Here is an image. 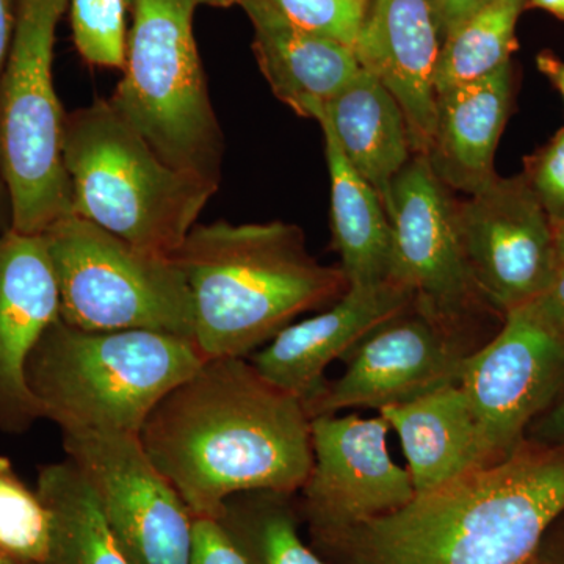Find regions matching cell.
<instances>
[{
  "label": "cell",
  "mask_w": 564,
  "mask_h": 564,
  "mask_svg": "<svg viewBox=\"0 0 564 564\" xmlns=\"http://www.w3.org/2000/svg\"><path fill=\"white\" fill-rule=\"evenodd\" d=\"M311 415L248 358L210 359L162 400L141 444L195 518L251 491H302L314 464Z\"/></svg>",
  "instance_id": "1"
},
{
  "label": "cell",
  "mask_w": 564,
  "mask_h": 564,
  "mask_svg": "<svg viewBox=\"0 0 564 564\" xmlns=\"http://www.w3.org/2000/svg\"><path fill=\"white\" fill-rule=\"evenodd\" d=\"M564 514V443L524 444L372 521L317 534L328 564H532Z\"/></svg>",
  "instance_id": "2"
},
{
  "label": "cell",
  "mask_w": 564,
  "mask_h": 564,
  "mask_svg": "<svg viewBox=\"0 0 564 564\" xmlns=\"http://www.w3.org/2000/svg\"><path fill=\"white\" fill-rule=\"evenodd\" d=\"M187 280L196 347L204 358H250L307 311L348 291L340 267L307 251L300 226L285 221L193 226L172 256Z\"/></svg>",
  "instance_id": "3"
},
{
  "label": "cell",
  "mask_w": 564,
  "mask_h": 564,
  "mask_svg": "<svg viewBox=\"0 0 564 564\" xmlns=\"http://www.w3.org/2000/svg\"><path fill=\"white\" fill-rule=\"evenodd\" d=\"M204 358L195 340L155 332H85L58 321L25 362V381L43 419L62 432L140 436L154 408Z\"/></svg>",
  "instance_id": "4"
},
{
  "label": "cell",
  "mask_w": 564,
  "mask_h": 564,
  "mask_svg": "<svg viewBox=\"0 0 564 564\" xmlns=\"http://www.w3.org/2000/svg\"><path fill=\"white\" fill-rule=\"evenodd\" d=\"M63 161L74 215L166 258L218 191L163 162L109 99L66 113Z\"/></svg>",
  "instance_id": "5"
},
{
  "label": "cell",
  "mask_w": 564,
  "mask_h": 564,
  "mask_svg": "<svg viewBox=\"0 0 564 564\" xmlns=\"http://www.w3.org/2000/svg\"><path fill=\"white\" fill-rule=\"evenodd\" d=\"M199 0H133L121 80L109 101L177 172L220 187L225 133L193 32Z\"/></svg>",
  "instance_id": "6"
},
{
  "label": "cell",
  "mask_w": 564,
  "mask_h": 564,
  "mask_svg": "<svg viewBox=\"0 0 564 564\" xmlns=\"http://www.w3.org/2000/svg\"><path fill=\"white\" fill-rule=\"evenodd\" d=\"M69 0H18L17 29L0 76V180L11 229L41 236L73 214L63 161L66 113L54 84L55 32Z\"/></svg>",
  "instance_id": "7"
},
{
  "label": "cell",
  "mask_w": 564,
  "mask_h": 564,
  "mask_svg": "<svg viewBox=\"0 0 564 564\" xmlns=\"http://www.w3.org/2000/svg\"><path fill=\"white\" fill-rule=\"evenodd\" d=\"M50 252L61 321L85 332H155L193 340L187 280L152 254L70 214L41 234Z\"/></svg>",
  "instance_id": "8"
},
{
  "label": "cell",
  "mask_w": 564,
  "mask_h": 564,
  "mask_svg": "<svg viewBox=\"0 0 564 564\" xmlns=\"http://www.w3.org/2000/svg\"><path fill=\"white\" fill-rule=\"evenodd\" d=\"M464 393L492 463L503 462L530 426L564 399V326L533 303L503 317L500 332L464 364Z\"/></svg>",
  "instance_id": "9"
},
{
  "label": "cell",
  "mask_w": 564,
  "mask_h": 564,
  "mask_svg": "<svg viewBox=\"0 0 564 564\" xmlns=\"http://www.w3.org/2000/svg\"><path fill=\"white\" fill-rule=\"evenodd\" d=\"M62 443L129 562L191 564L195 516L151 462L140 436L70 430L62 432Z\"/></svg>",
  "instance_id": "10"
},
{
  "label": "cell",
  "mask_w": 564,
  "mask_h": 564,
  "mask_svg": "<svg viewBox=\"0 0 564 564\" xmlns=\"http://www.w3.org/2000/svg\"><path fill=\"white\" fill-rule=\"evenodd\" d=\"M455 226L475 291L502 317L536 300L562 263L554 226L525 174L497 176L455 203Z\"/></svg>",
  "instance_id": "11"
},
{
  "label": "cell",
  "mask_w": 564,
  "mask_h": 564,
  "mask_svg": "<svg viewBox=\"0 0 564 564\" xmlns=\"http://www.w3.org/2000/svg\"><path fill=\"white\" fill-rule=\"evenodd\" d=\"M477 348L466 339L462 323L434 317L413 303L345 356L343 377L326 383L307 404V414L314 419L350 408L380 413L458 386L464 364Z\"/></svg>",
  "instance_id": "12"
},
{
  "label": "cell",
  "mask_w": 564,
  "mask_h": 564,
  "mask_svg": "<svg viewBox=\"0 0 564 564\" xmlns=\"http://www.w3.org/2000/svg\"><path fill=\"white\" fill-rule=\"evenodd\" d=\"M384 207L391 223L388 280L413 293L426 313L464 325L486 304L464 263L455 202L425 155L414 154L397 174Z\"/></svg>",
  "instance_id": "13"
},
{
  "label": "cell",
  "mask_w": 564,
  "mask_h": 564,
  "mask_svg": "<svg viewBox=\"0 0 564 564\" xmlns=\"http://www.w3.org/2000/svg\"><path fill=\"white\" fill-rule=\"evenodd\" d=\"M383 415H318L311 422L314 464L302 488L311 536L400 510L414 499L408 469L388 448Z\"/></svg>",
  "instance_id": "14"
},
{
  "label": "cell",
  "mask_w": 564,
  "mask_h": 564,
  "mask_svg": "<svg viewBox=\"0 0 564 564\" xmlns=\"http://www.w3.org/2000/svg\"><path fill=\"white\" fill-rule=\"evenodd\" d=\"M61 321V295L43 236L0 232V432L21 434L43 419L25 362Z\"/></svg>",
  "instance_id": "15"
},
{
  "label": "cell",
  "mask_w": 564,
  "mask_h": 564,
  "mask_svg": "<svg viewBox=\"0 0 564 564\" xmlns=\"http://www.w3.org/2000/svg\"><path fill=\"white\" fill-rule=\"evenodd\" d=\"M414 302L413 293L389 280L350 285L325 313L289 325L248 359L267 381L307 408L328 383L329 364L344 359L367 334Z\"/></svg>",
  "instance_id": "16"
},
{
  "label": "cell",
  "mask_w": 564,
  "mask_h": 564,
  "mask_svg": "<svg viewBox=\"0 0 564 564\" xmlns=\"http://www.w3.org/2000/svg\"><path fill=\"white\" fill-rule=\"evenodd\" d=\"M440 50L429 0H369L352 51L359 66L399 102L414 154L426 155L433 140Z\"/></svg>",
  "instance_id": "17"
},
{
  "label": "cell",
  "mask_w": 564,
  "mask_h": 564,
  "mask_svg": "<svg viewBox=\"0 0 564 564\" xmlns=\"http://www.w3.org/2000/svg\"><path fill=\"white\" fill-rule=\"evenodd\" d=\"M251 21L252 51L273 95L318 122L326 106L361 70L355 51L289 21L270 0L240 2Z\"/></svg>",
  "instance_id": "18"
},
{
  "label": "cell",
  "mask_w": 564,
  "mask_h": 564,
  "mask_svg": "<svg viewBox=\"0 0 564 564\" xmlns=\"http://www.w3.org/2000/svg\"><path fill=\"white\" fill-rule=\"evenodd\" d=\"M511 96V62L485 79L437 96L433 140L425 158L445 187L474 195L496 180L494 155Z\"/></svg>",
  "instance_id": "19"
},
{
  "label": "cell",
  "mask_w": 564,
  "mask_h": 564,
  "mask_svg": "<svg viewBox=\"0 0 564 564\" xmlns=\"http://www.w3.org/2000/svg\"><path fill=\"white\" fill-rule=\"evenodd\" d=\"M378 414L399 434L415 494L494 464L459 384L384 408Z\"/></svg>",
  "instance_id": "20"
},
{
  "label": "cell",
  "mask_w": 564,
  "mask_h": 564,
  "mask_svg": "<svg viewBox=\"0 0 564 564\" xmlns=\"http://www.w3.org/2000/svg\"><path fill=\"white\" fill-rule=\"evenodd\" d=\"M318 124L328 126L351 169L384 203L392 181L413 158L406 120L391 93L361 68L326 106Z\"/></svg>",
  "instance_id": "21"
},
{
  "label": "cell",
  "mask_w": 564,
  "mask_h": 564,
  "mask_svg": "<svg viewBox=\"0 0 564 564\" xmlns=\"http://www.w3.org/2000/svg\"><path fill=\"white\" fill-rule=\"evenodd\" d=\"M332 181L333 243L350 285L388 280L391 223L383 199L344 158L328 126L321 124Z\"/></svg>",
  "instance_id": "22"
},
{
  "label": "cell",
  "mask_w": 564,
  "mask_h": 564,
  "mask_svg": "<svg viewBox=\"0 0 564 564\" xmlns=\"http://www.w3.org/2000/svg\"><path fill=\"white\" fill-rule=\"evenodd\" d=\"M36 492L52 514L50 556L44 564H132L76 464L66 458L41 467Z\"/></svg>",
  "instance_id": "23"
},
{
  "label": "cell",
  "mask_w": 564,
  "mask_h": 564,
  "mask_svg": "<svg viewBox=\"0 0 564 564\" xmlns=\"http://www.w3.org/2000/svg\"><path fill=\"white\" fill-rule=\"evenodd\" d=\"M218 521L250 564H328L300 536L293 494H237Z\"/></svg>",
  "instance_id": "24"
},
{
  "label": "cell",
  "mask_w": 564,
  "mask_h": 564,
  "mask_svg": "<svg viewBox=\"0 0 564 564\" xmlns=\"http://www.w3.org/2000/svg\"><path fill=\"white\" fill-rule=\"evenodd\" d=\"M527 0H494L459 24L441 44L434 87L436 96L491 76L510 63L516 25Z\"/></svg>",
  "instance_id": "25"
},
{
  "label": "cell",
  "mask_w": 564,
  "mask_h": 564,
  "mask_svg": "<svg viewBox=\"0 0 564 564\" xmlns=\"http://www.w3.org/2000/svg\"><path fill=\"white\" fill-rule=\"evenodd\" d=\"M51 541L50 508L0 456V564H44Z\"/></svg>",
  "instance_id": "26"
},
{
  "label": "cell",
  "mask_w": 564,
  "mask_h": 564,
  "mask_svg": "<svg viewBox=\"0 0 564 564\" xmlns=\"http://www.w3.org/2000/svg\"><path fill=\"white\" fill-rule=\"evenodd\" d=\"M133 0H69L76 50L85 62L122 69L128 47V10Z\"/></svg>",
  "instance_id": "27"
},
{
  "label": "cell",
  "mask_w": 564,
  "mask_h": 564,
  "mask_svg": "<svg viewBox=\"0 0 564 564\" xmlns=\"http://www.w3.org/2000/svg\"><path fill=\"white\" fill-rule=\"evenodd\" d=\"M293 24L355 50L369 0H270Z\"/></svg>",
  "instance_id": "28"
},
{
  "label": "cell",
  "mask_w": 564,
  "mask_h": 564,
  "mask_svg": "<svg viewBox=\"0 0 564 564\" xmlns=\"http://www.w3.org/2000/svg\"><path fill=\"white\" fill-rule=\"evenodd\" d=\"M524 174L552 226L564 225V129L530 159Z\"/></svg>",
  "instance_id": "29"
},
{
  "label": "cell",
  "mask_w": 564,
  "mask_h": 564,
  "mask_svg": "<svg viewBox=\"0 0 564 564\" xmlns=\"http://www.w3.org/2000/svg\"><path fill=\"white\" fill-rule=\"evenodd\" d=\"M191 564H250L218 519L195 518Z\"/></svg>",
  "instance_id": "30"
},
{
  "label": "cell",
  "mask_w": 564,
  "mask_h": 564,
  "mask_svg": "<svg viewBox=\"0 0 564 564\" xmlns=\"http://www.w3.org/2000/svg\"><path fill=\"white\" fill-rule=\"evenodd\" d=\"M18 0H0V76L9 58L14 29H17ZM11 228V212L6 185L0 180V232Z\"/></svg>",
  "instance_id": "31"
},
{
  "label": "cell",
  "mask_w": 564,
  "mask_h": 564,
  "mask_svg": "<svg viewBox=\"0 0 564 564\" xmlns=\"http://www.w3.org/2000/svg\"><path fill=\"white\" fill-rule=\"evenodd\" d=\"M437 35L444 41L452 32L494 0H429Z\"/></svg>",
  "instance_id": "32"
},
{
  "label": "cell",
  "mask_w": 564,
  "mask_h": 564,
  "mask_svg": "<svg viewBox=\"0 0 564 564\" xmlns=\"http://www.w3.org/2000/svg\"><path fill=\"white\" fill-rule=\"evenodd\" d=\"M527 440L551 445L564 443V399L533 422Z\"/></svg>",
  "instance_id": "33"
},
{
  "label": "cell",
  "mask_w": 564,
  "mask_h": 564,
  "mask_svg": "<svg viewBox=\"0 0 564 564\" xmlns=\"http://www.w3.org/2000/svg\"><path fill=\"white\" fill-rule=\"evenodd\" d=\"M530 303L545 317L564 326V262L560 263L549 288Z\"/></svg>",
  "instance_id": "34"
},
{
  "label": "cell",
  "mask_w": 564,
  "mask_h": 564,
  "mask_svg": "<svg viewBox=\"0 0 564 564\" xmlns=\"http://www.w3.org/2000/svg\"><path fill=\"white\" fill-rule=\"evenodd\" d=\"M532 564H564V527L549 530Z\"/></svg>",
  "instance_id": "35"
},
{
  "label": "cell",
  "mask_w": 564,
  "mask_h": 564,
  "mask_svg": "<svg viewBox=\"0 0 564 564\" xmlns=\"http://www.w3.org/2000/svg\"><path fill=\"white\" fill-rule=\"evenodd\" d=\"M536 65L541 73L558 88L564 98V62L552 52H541L536 57Z\"/></svg>",
  "instance_id": "36"
},
{
  "label": "cell",
  "mask_w": 564,
  "mask_h": 564,
  "mask_svg": "<svg viewBox=\"0 0 564 564\" xmlns=\"http://www.w3.org/2000/svg\"><path fill=\"white\" fill-rule=\"evenodd\" d=\"M529 2L564 21V0H529Z\"/></svg>",
  "instance_id": "37"
},
{
  "label": "cell",
  "mask_w": 564,
  "mask_h": 564,
  "mask_svg": "<svg viewBox=\"0 0 564 564\" xmlns=\"http://www.w3.org/2000/svg\"><path fill=\"white\" fill-rule=\"evenodd\" d=\"M554 232L560 262H564V225L554 226Z\"/></svg>",
  "instance_id": "38"
},
{
  "label": "cell",
  "mask_w": 564,
  "mask_h": 564,
  "mask_svg": "<svg viewBox=\"0 0 564 564\" xmlns=\"http://www.w3.org/2000/svg\"><path fill=\"white\" fill-rule=\"evenodd\" d=\"M202 6L215 7V9H229L232 6H240L242 0H199Z\"/></svg>",
  "instance_id": "39"
}]
</instances>
